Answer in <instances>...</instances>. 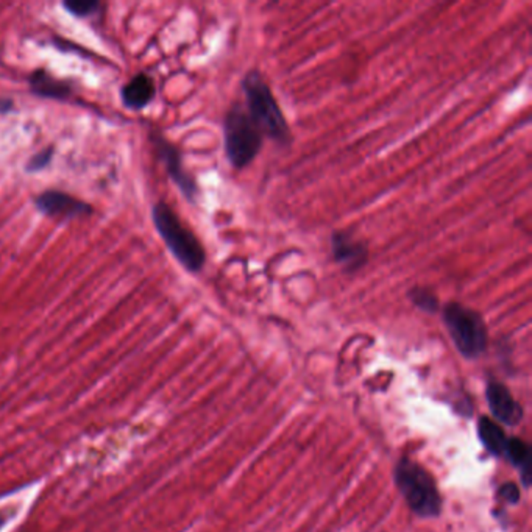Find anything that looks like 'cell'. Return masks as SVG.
<instances>
[{
    "mask_svg": "<svg viewBox=\"0 0 532 532\" xmlns=\"http://www.w3.org/2000/svg\"><path fill=\"white\" fill-rule=\"evenodd\" d=\"M242 89L247 97V115L261 133L270 136L279 144L291 141V130L270 86L260 72L252 70L242 78Z\"/></svg>",
    "mask_w": 532,
    "mask_h": 532,
    "instance_id": "obj_1",
    "label": "cell"
},
{
    "mask_svg": "<svg viewBox=\"0 0 532 532\" xmlns=\"http://www.w3.org/2000/svg\"><path fill=\"white\" fill-rule=\"evenodd\" d=\"M407 297L414 303V306H417L418 310H424V312L434 314L439 310V298L428 287H418L417 286V287H414L409 291Z\"/></svg>",
    "mask_w": 532,
    "mask_h": 532,
    "instance_id": "obj_14",
    "label": "cell"
},
{
    "mask_svg": "<svg viewBox=\"0 0 532 532\" xmlns=\"http://www.w3.org/2000/svg\"><path fill=\"white\" fill-rule=\"evenodd\" d=\"M150 141H152L159 158L163 159L165 169L169 172L173 183L177 184L178 189L181 190V194L189 202H196L197 196H198V188H197L196 180L190 177L188 172L184 171L183 159H181L180 150L159 134H152Z\"/></svg>",
    "mask_w": 532,
    "mask_h": 532,
    "instance_id": "obj_6",
    "label": "cell"
},
{
    "mask_svg": "<svg viewBox=\"0 0 532 532\" xmlns=\"http://www.w3.org/2000/svg\"><path fill=\"white\" fill-rule=\"evenodd\" d=\"M225 153L235 169L247 167L262 147V133L246 109L233 105L223 121Z\"/></svg>",
    "mask_w": 532,
    "mask_h": 532,
    "instance_id": "obj_4",
    "label": "cell"
},
{
    "mask_svg": "<svg viewBox=\"0 0 532 532\" xmlns=\"http://www.w3.org/2000/svg\"><path fill=\"white\" fill-rule=\"evenodd\" d=\"M52 157H53V149H45L43 152L33 155L32 158L28 159V163H27L26 171L30 172V173L43 171L47 165H51Z\"/></svg>",
    "mask_w": 532,
    "mask_h": 532,
    "instance_id": "obj_16",
    "label": "cell"
},
{
    "mask_svg": "<svg viewBox=\"0 0 532 532\" xmlns=\"http://www.w3.org/2000/svg\"><path fill=\"white\" fill-rule=\"evenodd\" d=\"M155 94L157 89L152 77L146 74L134 76L121 91L122 101L130 109H146L147 105L155 99Z\"/></svg>",
    "mask_w": 532,
    "mask_h": 532,
    "instance_id": "obj_10",
    "label": "cell"
},
{
    "mask_svg": "<svg viewBox=\"0 0 532 532\" xmlns=\"http://www.w3.org/2000/svg\"><path fill=\"white\" fill-rule=\"evenodd\" d=\"M30 89L33 94L44 97V99H57V101H64L72 95V88L68 83L58 80L55 77H52L49 72L39 69L35 70L30 78Z\"/></svg>",
    "mask_w": 532,
    "mask_h": 532,
    "instance_id": "obj_11",
    "label": "cell"
},
{
    "mask_svg": "<svg viewBox=\"0 0 532 532\" xmlns=\"http://www.w3.org/2000/svg\"><path fill=\"white\" fill-rule=\"evenodd\" d=\"M331 252L333 258L347 272H356L359 270L368 260V250L366 244L361 241H356L345 231H336L331 236Z\"/></svg>",
    "mask_w": 532,
    "mask_h": 532,
    "instance_id": "obj_8",
    "label": "cell"
},
{
    "mask_svg": "<svg viewBox=\"0 0 532 532\" xmlns=\"http://www.w3.org/2000/svg\"><path fill=\"white\" fill-rule=\"evenodd\" d=\"M506 455L521 470L523 482L528 486L529 484V448H528V445L519 439H509Z\"/></svg>",
    "mask_w": 532,
    "mask_h": 532,
    "instance_id": "obj_13",
    "label": "cell"
},
{
    "mask_svg": "<svg viewBox=\"0 0 532 532\" xmlns=\"http://www.w3.org/2000/svg\"><path fill=\"white\" fill-rule=\"evenodd\" d=\"M35 206L51 217H80L89 216L93 208L88 203L83 202L80 198L69 196L61 190H45L35 198Z\"/></svg>",
    "mask_w": 532,
    "mask_h": 532,
    "instance_id": "obj_7",
    "label": "cell"
},
{
    "mask_svg": "<svg viewBox=\"0 0 532 532\" xmlns=\"http://www.w3.org/2000/svg\"><path fill=\"white\" fill-rule=\"evenodd\" d=\"M444 324L461 355L478 358L488 347V326L480 312L451 302L444 308Z\"/></svg>",
    "mask_w": 532,
    "mask_h": 532,
    "instance_id": "obj_5",
    "label": "cell"
},
{
    "mask_svg": "<svg viewBox=\"0 0 532 532\" xmlns=\"http://www.w3.org/2000/svg\"><path fill=\"white\" fill-rule=\"evenodd\" d=\"M395 482L407 506L420 517H436L442 500L431 475L409 459L399 461L395 469Z\"/></svg>",
    "mask_w": 532,
    "mask_h": 532,
    "instance_id": "obj_3",
    "label": "cell"
},
{
    "mask_svg": "<svg viewBox=\"0 0 532 532\" xmlns=\"http://www.w3.org/2000/svg\"><path fill=\"white\" fill-rule=\"evenodd\" d=\"M488 399L495 417L501 422L515 424L521 420V407L503 384L490 383L488 387Z\"/></svg>",
    "mask_w": 532,
    "mask_h": 532,
    "instance_id": "obj_9",
    "label": "cell"
},
{
    "mask_svg": "<svg viewBox=\"0 0 532 532\" xmlns=\"http://www.w3.org/2000/svg\"><path fill=\"white\" fill-rule=\"evenodd\" d=\"M480 438H481L482 444L486 445L490 453L494 455H506L507 442L509 439L504 436V432L501 431L500 426L492 422L490 418H481L480 424Z\"/></svg>",
    "mask_w": 532,
    "mask_h": 532,
    "instance_id": "obj_12",
    "label": "cell"
},
{
    "mask_svg": "<svg viewBox=\"0 0 532 532\" xmlns=\"http://www.w3.org/2000/svg\"><path fill=\"white\" fill-rule=\"evenodd\" d=\"M153 223L158 230L167 248L177 258L178 262L190 273H198L206 262V254L197 236L184 225L173 209L158 202L152 208Z\"/></svg>",
    "mask_w": 532,
    "mask_h": 532,
    "instance_id": "obj_2",
    "label": "cell"
},
{
    "mask_svg": "<svg viewBox=\"0 0 532 532\" xmlns=\"http://www.w3.org/2000/svg\"><path fill=\"white\" fill-rule=\"evenodd\" d=\"M63 7L77 18H88L101 10V4L88 2V0H72V2H64Z\"/></svg>",
    "mask_w": 532,
    "mask_h": 532,
    "instance_id": "obj_15",
    "label": "cell"
},
{
    "mask_svg": "<svg viewBox=\"0 0 532 532\" xmlns=\"http://www.w3.org/2000/svg\"><path fill=\"white\" fill-rule=\"evenodd\" d=\"M5 521H7V519H5V515H4V512H0V528L5 525Z\"/></svg>",
    "mask_w": 532,
    "mask_h": 532,
    "instance_id": "obj_19",
    "label": "cell"
},
{
    "mask_svg": "<svg viewBox=\"0 0 532 532\" xmlns=\"http://www.w3.org/2000/svg\"><path fill=\"white\" fill-rule=\"evenodd\" d=\"M13 109L14 103L10 99H0V115H7Z\"/></svg>",
    "mask_w": 532,
    "mask_h": 532,
    "instance_id": "obj_18",
    "label": "cell"
},
{
    "mask_svg": "<svg viewBox=\"0 0 532 532\" xmlns=\"http://www.w3.org/2000/svg\"><path fill=\"white\" fill-rule=\"evenodd\" d=\"M501 494H503V496L507 501H511V503H517L520 498L519 488H517L515 484H507V486H504V488H501Z\"/></svg>",
    "mask_w": 532,
    "mask_h": 532,
    "instance_id": "obj_17",
    "label": "cell"
}]
</instances>
